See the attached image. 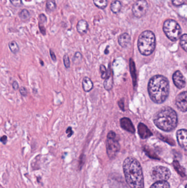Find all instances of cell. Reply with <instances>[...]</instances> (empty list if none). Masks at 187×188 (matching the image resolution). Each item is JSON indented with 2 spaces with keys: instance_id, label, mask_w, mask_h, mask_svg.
I'll return each mask as SVG.
<instances>
[{
  "instance_id": "10",
  "label": "cell",
  "mask_w": 187,
  "mask_h": 188,
  "mask_svg": "<svg viewBox=\"0 0 187 188\" xmlns=\"http://www.w3.org/2000/svg\"><path fill=\"white\" fill-rule=\"evenodd\" d=\"M172 79L174 84L180 89L184 88L186 85L185 78L179 70H177L173 74Z\"/></svg>"
},
{
  "instance_id": "14",
  "label": "cell",
  "mask_w": 187,
  "mask_h": 188,
  "mask_svg": "<svg viewBox=\"0 0 187 188\" xmlns=\"http://www.w3.org/2000/svg\"><path fill=\"white\" fill-rule=\"evenodd\" d=\"M76 29L77 32L81 35H84L86 34L88 30V24L86 21L84 19L80 20L76 26Z\"/></svg>"
},
{
  "instance_id": "11",
  "label": "cell",
  "mask_w": 187,
  "mask_h": 188,
  "mask_svg": "<svg viewBox=\"0 0 187 188\" xmlns=\"http://www.w3.org/2000/svg\"><path fill=\"white\" fill-rule=\"evenodd\" d=\"M176 137L180 146L185 150H187V130L183 129L178 130Z\"/></svg>"
},
{
  "instance_id": "25",
  "label": "cell",
  "mask_w": 187,
  "mask_h": 188,
  "mask_svg": "<svg viewBox=\"0 0 187 188\" xmlns=\"http://www.w3.org/2000/svg\"><path fill=\"white\" fill-rule=\"evenodd\" d=\"M19 17L23 21H26L28 20L30 17V14L29 11L26 9H23L19 13Z\"/></svg>"
},
{
  "instance_id": "27",
  "label": "cell",
  "mask_w": 187,
  "mask_h": 188,
  "mask_svg": "<svg viewBox=\"0 0 187 188\" xmlns=\"http://www.w3.org/2000/svg\"><path fill=\"white\" fill-rule=\"evenodd\" d=\"M180 45L184 50L187 52V34H184L180 38Z\"/></svg>"
},
{
  "instance_id": "29",
  "label": "cell",
  "mask_w": 187,
  "mask_h": 188,
  "mask_svg": "<svg viewBox=\"0 0 187 188\" xmlns=\"http://www.w3.org/2000/svg\"><path fill=\"white\" fill-rule=\"evenodd\" d=\"M63 63L66 68L69 69L70 68V65H71L69 57L67 54H64L63 56Z\"/></svg>"
},
{
  "instance_id": "4",
  "label": "cell",
  "mask_w": 187,
  "mask_h": 188,
  "mask_svg": "<svg viewBox=\"0 0 187 188\" xmlns=\"http://www.w3.org/2000/svg\"><path fill=\"white\" fill-rule=\"evenodd\" d=\"M156 39L153 32L145 30L141 33L138 40V48L140 54L144 56H149L155 48Z\"/></svg>"
},
{
  "instance_id": "34",
  "label": "cell",
  "mask_w": 187,
  "mask_h": 188,
  "mask_svg": "<svg viewBox=\"0 0 187 188\" xmlns=\"http://www.w3.org/2000/svg\"><path fill=\"white\" fill-rule=\"evenodd\" d=\"M50 57L52 58V61L54 62H57V57H56V55L55 54L54 51L52 50V49H50Z\"/></svg>"
},
{
  "instance_id": "30",
  "label": "cell",
  "mask_w": 187,
  "mask_h": 188,
  "mask_svg": "<svg viewBox=\"0 0 187 188\" xmlns=\"http://www.w3.org/2000/svg\"><path fill=\"white\" fill-rule=\"evenodd\" d=\"M9 1L13 6L17 7H21L23 4L22 0H9Z\"/></svg>"
},
{
  "instance_id": "18",
  "label": "cell",
  "mask_w": 187,
  "mask_h": 188,
  "mask_svg": "<svg viewBox=\"0 0 187 188\" xmlns=\"http://www.w3.org/2000/svg\"><path fill=\"white\" fill-rule=\"evenodd\" d=\"M104 82L103 83L104 87L106 90H111L113 87L114 81H113V76L112 72L109 75V76L104 79Z\"/></svg>"
},
{
  "instance_id": "39",
  "label": "cell",
  "mask_w": 187,
  "mask_h": 188,
  "mask_svg": "<svg viewBox=\"0 0 187 188\" xmlns=\"http://www.w3.org/2000/svg\"><path fill=\"white\" fill-rule=\"evenodd\" d=\"M40 62L41 65H42V66L44 65V62H43V61L41 59H40Z\"/></svg>"
},
{
  "instance_id": "36",
  "label": "cell",
  "mask_w": 187,
  "mask_h": 188,
  "mask_svg": "<svg viewBox=\"0 0 187 188\" xmlns=\"http://www.w3.org/2000/svg\"><path fill=\"white\" fill-rule=\"evenodd\" d=\"M8 137L6 135H3L1 137V141L2 142V144L5 145L7 142Z\"/></svg>"
},
{
  "instance_id": "19",
  "label": "cell",
  "mask_w": 187,
  "mask_h": 188,
  "mask_svg": "<svg viewBox=\"0 0 187 188\" xmlns=\"http://www.w3.org/2000/svg\"><path fill=\"white\" fill-rule=\"evenodd\" d=\"M99 70L101 72V78L103 79H105L112 72V69L110 67V64L109 65L108 69H107L104 65H101L99 66Z\"/></svg>"
},
{
  "instance_id": "26",
  "label": "cell",
  "mask_w": 187,
  "mask_h": 188,
  "mask_svg": "<svg viewBox=\"0 0 187 188\" xmlns=\"http://www.w3.org/2000/svg\"><path fill=\"white\" fill-rule=\"evenodd\" d=\"M83 60V55L80 52H76L72 58V61L74 64L78 65Z\"/></svg>"
},
{
  "instance_id": "33",
  "label": "cell",
  "mask_w": 187,
  "mask_h": 188,
  "mask_svg": "<svg viewBox=\"0 0 187 188\" xmlns=\"http://www.w3.org/2000/svg\"><path fill=\"white\" fill-rule=\"evenodd\" d=\"M65 133H66V134H67L68 137H71L74 134V131L72 130V127H68V128L66 129Z\"/></svg>"
},
{
  "instance_id": "23",
  "label": "cell",
  "mask_w": 187,
  "mask_h": 188,
  "mask_svg": "<svg viewBox=\"0 0 187 188\" xmlns=\"http://www.w3.org/2000/svg\"><path fill=\"white\" fill-rule=\"evenodd\" d=\"M169 183L166 181H159L152 185L150 188H169Z\"/></svg>"
},
{
  "instance_id": "3",
  "label": "cell",
  "mask_w": 187,
  "mask_h": 188,
  "mask_svg": "<svg viewBox=\"0 0 187 188\" xmlns=\"http://www.w3.org/2000/svg\"><path fill=\"white\" fill-rule=\"evenodd\" d=\"M155 126L165 131H170L177 127L178 117L175 111L169 107H164L154 117Z\"/></svg>"
},
{
  "instance_id": "15",
  "label": "cell",
  "mask_w": 187,
  "mask_h": 188,
  "mask_svg": "<svg viewBox=\"0 0 187 188\" xmlns=\"http://www.w3.org/2000/svg\"><path fill=\"white\" fill-rule=\"evenodd\" d=\"M131 37L128 33H123L119 36L118 38V43L120 46L123 48L127 47L130 43Z\"/></svg>"
},
{
  "instance_id": "9",
  "label": "cell",
  "mask_w": 187,
  "mask_h": 188,
  "mask_svg": "<svg viewBox=\"0 0 187 188\" xmlns=\"http://www.w3.org/2000/svg\"><path fill=\"white\" fill-rule=\"evenodd\" d=\"M176 105L178 109L185 112L187 111V92L184 91L180 93L176 98Z\"/></svg>"
},
{
  "instance_id": "17",
  "label": "cell",
  "mask_w": 187,
  "mask_h": 188,
  "mask_svg": "<svg viewBox=\"0 0 187 188\" xmlns=\"http://www.w3.org/2000/svg\"><path fill=\"white\" fill-rule=\"evenodd\" d=\"M39 28L40 29V32L43 35H46V29L45 26V24L47 23V17L43 13L39 15Z\"/></svg>"
},
{
  "instance_id": "21",
  "label": "cell",
  "mask_w": 187,
  "mask_h": 188,
  "mask_svg": "<svg viewBox=\"0 0 187 188\" xmlns=\"http://www.w3.org/2000/svg\"><path fill=\"white\" fill-rule=\"evenodd\" d=\"M8 47L9 50H11V52L13 54H16L19 52V46L18 43H17L15 41H11L8 43Z\"/></svg>"
},
{
  "instance_id": "2",
  "label": "cell",
  "mask_w": 187,
  "mask_h": 188,
  "mask_svg": "<svg viewBox=\"0 0 187 188\" xmlns=\"http://www.w3.org/2000/svg\"><path fill=\"white\" fill-rule=\"evenodd\" d=\"M169 82L165 76L157 75L152 77L148 83V93L151 100L162 104L169 94Z\"/></svg>"
},
{
  "instance_id": "37",
  "label": "cell",
  "mask_w": 187,
  "mask_h": 188,
  "mask_svg": "<svg viewBox=\"0 0 187 188\" xmlns=\"http://www.w3.org/2000/svg\"><path fill=\"white\" fill-rule=\"evenodd\" d=\"M118 105L120 107V108L122 109V111H124V102H123V100L121 99L118 102Z\"/></svg>"
},
{
  "instance_id": "16",
  "label": "cell",
  "mask_w": 187,
  "mask_h": 188,
  "mask_svg": "<svg viewBox=\"0 0 187 188\" xmlns=\"http://www.w3.org/2000/svg\"><path fill=\"white\" fill-rule=\"evenodd\" d=\"M82 84L83 90L85 92H90L94 88V83L88 76H85L83 78Z\"/></svg>"
},
{
  "instance_id": "13",
  "label": "cell",
  "mask_w": 187,
  "mask_h": 188,
  "mask_svg": "<svg viewBox=\"0 0 187 188\" xmlns=\"http://www.w3.org/2000/svg\"><path fill=\"white\" fill-rule=\"evenodd\" d=\"M138 131L139 135L142 139H147L153 135L151 131L143 123H140L138 126Z\"/></svg>"
},
{
  "instance_id": "22",
  "label": "cell",
  "mask_w": 187,
  "mask_h": 188,
  "mask_svg": "<svg viewBox=\"0 0 187 188\" xmlns=\"http://www.w3.org/2000/svg\"><path fill=\"white\" fill-rule=\"evenodd\" d=\"M173 166L175 167V169L176 170L177 173L180 175L182 177H185L186 176V171L183 167L181 166L179 162L177 161H175L173 162Z\"/></svg>"
},
{
  "instance_id": "40",
  "label": "cell",
  "mask_w": 187,
  "mask_h": 188,
  "mask_svg": "<svg viewBox=\"0 0 187 188\" xmlns=\"http://www.w3.org/2000/svg\"><path fill=\"white\" fill-rule=\"evenodd\" d=\"M186 188H187V185H186Z\"/></svg>"
},
{
  "instance_id": "38",
  "label": "cell",
  "mask_w": 187,
  "mask_h": 188,
  "mask_svg": "<svg viewBox=\"0 0 187 188\" xmlns=\"http://www.w3.org/2000/svg\"><path fill=\"white\" fill-rule=\"evenodd\" d=\"M108 48H109V46H108L107 48H105V50L104 51V54H108L109 53V51L108 50Z\"/></svg>"
},
{
  "instance_id": "31",
  "label": "cell",
  "mask_w": 187,
  "mask_h": 188,
  "mask_svg": "<svg viewBox=\"0 0 187 188\" xmlns=\"http://www.w3.org/2000/svg\"><path fill=\"white\" fill-rule=\"evenodd\" d=\"M186 0H172V4L175 6H180L185 3Z\"/></svg>"
},
{
  "instance_id": "5",
  "label": "cell",
  "mask_w": 187,
  "mask_h": 188,
  "mask_svg": "<svg viewBox=\"0 0 187 188\" xmlns=\"http://www.w3.org/2000/svg\"><path fill=\"white\" fill-rule=\"evenodd\" d=\"M163 30L166 36L172 41L178 40L182 33L180 24L171 19H167L164 23Z\"/></svg>"
},
{
  "instance_id": "24",
  "label": "cell",
  "mask_w": 187,
  "mask_h": 188,
  "mask_svg": "<svg viewBox=\"0 0 187 188\" xmlns=\"http://www.w3.org/2000/svg\"><path fill=\"white\" fill-rule=\"evenodd\" d=\"M94 5L97 7L104 10L108 6V0H93Z\"/></svg>"
},
{
  "instance_id": "12",
  "label": "cell",
  "mask_w": 187,
  "mask_h": 188,
  "mask_svg": "<svg viewBox=\"0 0 187 188\" xmlns=\"http://www.w3.org/2000/svg\"><path fill=\"white\" fill-rule=\"evenodd\" d=\"M120 126L123 129L126 130L132 134L134 133L135 128L131 120L129 118H127V117L122 118L120 120Z\"/></svg>"
},
{
  "instance_id": "8",
  "label": "cell",
  "mask_w": 187,
  "mask_h": 188,
  "mask_svg": "<svg viewBox=\"0 0 187 188\" xmlns=\"http://www.w3.org/2000/svg\"><path fill=\"white\" fill-rule=\"evenodd\" d=\"M149 8V4L145 0H138L133 4L132 13L136 18H140L147 13Z\"/></svg>"
},
{
  "instance_id": "32",
  "label": "cell",
  "mask_w": 187,
  "mask_h": 188,
  "mask_svg": "<svg viewBox=\"0 0 187 188\" xmlns=\"http://www.w3.org/2000/svg\"><path fill=\"white\" fill-rule=\"evenodd\" d=\"M19 93L23 96H26L28 94V91L25 87H21L19 88Z\"/></svg>"
},
{
  "instance_id": "35",
  "label": "cell",
  "mask_w": 187,
  "mask_h": 188,
  "mask_svg": "<svg viewBox=\"0 0 187 188\" xmlns=\"http://www.w3.org/2000/svg\"><path fill=\"white\" fill-rule=\"evenodd\" d=\"M12 87L15 90H17L19 89V84L17 81H14L12 83Z\"/></svg>"
},
{
  "instance_id": "28",
  "label": "cell",
  "mask_w": 187,
  "mask_h": 188,
  "mask_svg": "<svg viewBox=\"0 0 187 188\" xmlns=\"http://www.w3.org/2000/svg\"><path fill=\"white\" fill-rule=\"evenodd\" d=\"M46 8L47 10L50 12L54 11L56 10L57 4L54 0H48L46 3Z\"/></svg>"
},
{
  "instance_id": "20",
  "label": "cell",
  "mask_w": 187,
  "mask_h": 188,
  "mask_svg": "<svg viewBox=\"0 0 187 188\" xmlns=\"http://www.w3.org/2000/svg\"><path fill=\"white\" fill-rule=\"evenodd\" d=\"M122 8V4L118 0H115L112 1L110 4V10L115 14L119 13Z\"/></svg>"
},
{
  "instance_id": "6",
  "label": "cell",
  "mask_w": 187,
  "mask_h": 188,
  "mask_svg": "<svg viewBox=\"0 0 187 188\" xmlns=\"http://www.w3.org/2000/svg\"><path fill=\"white\" fill-rule=\"evenodd\" d=\"M106 149L108 157L110 159H114L120 149V145L117 135L114 131L108 133L106 140Z\"/></svg>"
},
{
  "instance_id": "1",
  "label": "cell",
  "mask_w": 187,
  "mask_h": 188,
  "mask_svg": "<svg viewBox=\"0 0 187 188\" xmlns=\"http://www.w3.org/2000/svg\"><path fill=\"white\" fill-rule=\"evenodd\" d=\"M123 170L126 182L131 188H144L142 167L137 159L127 157L123 163Z\"/></svg>"
},
{
  "instance_id": "7",
  "label": "cell",
  "mask_w": 187,
  "mask_h": 188,
  "mask_svg": "<svg viewBox=\"0 0 187 188\" xmlns=\"http://www.w3.org/2000/svg\"><path fill=\"white\" fill-rule=\"evenodd\" d=\"M171 176L169 169L166 167H155L151 170V178L155 181H166Z\"/></svg>"
}]
</instances>
